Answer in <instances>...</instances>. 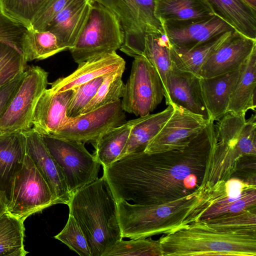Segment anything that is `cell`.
<instances>
[{"label": "cell", "instance_id": "obj_8", "mask_svg": "<svg viewBox=\"0 0 256 256\" xmlns=\"http://www.w3.org/2000/svg\"><path fill=\"white\" fill-rule=\"evenodd\" d=\"M118 19L124 34L120 50L134 58L142 56L146 34L164 33L154 14V0H94Z\"/></svg>", "mask_w": 256, "mask_h": 256}, {"label": "cell", "instance_id": "obj_3", "mask_svg": "<svg viewBox=\"0 0 256 256\" xmlns=\"http://www.w3.org/2000/svg\"><path fill=\"white\" fill-rule=\"evenodd\" d=\"M68 206L86 236L92 256H103L122 239L117 204L103 176L73 193Z\"/></svg>", "mask_w": 256, "mask_h": 256}, {"label": "cell", "instance_id": "obj_32", "mask_svg": "<svg viewBox=\"0 0 256 256\" xmlns=\"http://www.w3.org/2000/svg\"><path fill=\"white\" fill-rule=\"evenodd\" d=\"M24 222L7 210L0 215V256H24Z\"/></svg>", "mask_w": 256, "mask_h": 256}, {"label": "cell", "instance_id": "obj_4", "mask_svg": "<svg viewBox=\"0 0 256 256\" xmlns=\"http://www.w3.org/2000/svg\"><path fill=\"white\" fill-rule=\"evenodd\" d=\"M200 198V189L184 198L157 204L116 202L121 235L130 239L167 234L191 223L190 215Z\"/></svg>", "mask_w": 256, "mask_h": 256}, {"label": "cell", "instance_id": "obj_35", "mask_svg": "<svg viewBox=\"0 0 256 256\" xmlns=\"http://www.w3.org/2000/svg\"><path fill=\"white\" fill-rule=\"evenodd\" d=\"M162 256L158 240L151 238L122 239L109 248L103 256Z\"/></svg>", "mask_w": 256, "mask_h": 256}, {"label": "cell", "instance_id": "obj_42", "mask_svg": "<svg viewBox=\"0 0 256 256\" xmlns=\"http://www.w3.org/2000/svg\"><path fill=\"white\" fill-rule=\"evenodd\" d=\"M7 198L5 194L0 192V215L6 210Z\"/></svg>", "mask_w": 256, "mask_h": 256}, {"label": "cell", "instance_id": "obj_17", "mask_svg": "<svg viewBox=\"0 0 256 256\" xmlns=\"http://www.w3.org/2000/svg\"><path fill=\"white\" fill-rule=\"evenodd\" d=\"M24 132L26 153L48 183L58 204L68 205L71 194L62 170L50 153L42 136L32 128Z\"/></svg>", "mask_w": 256, "mask_h": 256}, {"label": "cell", "instance_id": "obj_10", "mask_svg": "<svg viewBox=\"0 0 256 256\" xmlns=\"http://www.w3.org/2000/svg\"><path fill=\"white\" fill-rule=\"evenodd\" d=\"M41 136L62 170L71 195L98 178L101 164L94 154L86 148L85 143L54 136Z\"/></svg>", "mask_w": 256, "mask_h": 256}, {"label": "cell", "instance_id": "obj_40", "mask_svg": "<svg viewBox=\"0 0 256 256\" xmlns=\"http://www.w3.org/2000/svg\"><path fill=\"white\" fill-rule=\"evenodd\" d=\"M24 26L0 11V41L8 43L20 52V42L26 30Z\"/></svg>", "mask_w": 256, "mask_h": 256}, {"label": "cell", "instance_id": "obj_22", "mask_svg": "<svg viewBox=\"0 0 256 256\" xmlns=\"http://www.w3.org/2000/svg\"><path fill=\"white\" fill-rule=\"evenodd\" d=\"M242 66L230 72L209 78H200L204 104L213 122L218 120L227 113L230 96Z\"/></svg>", "mask_w": 256, "mask_h": 256}, {"label": "cell", "instance_id": "obj_38", "mask_svg": "<svg viewBox=\"0 0 256 256\" xmlns=\"http://www.w3.org/2000/svg\"><path fill=\"white\" fill-rule=\"evenodd\" d=\"M104 76V75L95 78L73 89L74 92L66 110V116L68 118H74L80 114L84 108L96 95Z\"/></svg>", "mask_w": 256, "mask_h": 256}, {"label": "cell", "instance_id": "obj_31", "mask_svg": "<svg viewBox=\"0 0 256 256\" xmlns=\"http://www.w3.org/2000/svg\"><path fill=\"white\" fill-rule=\"evenodd\" d=\"M234 30L218 35L186 52H178L170 46L172 62L179 69L200 76V72L203 64L229 37Z\"/></svg>", "mask_w": 256, "mask_h": 256}, {"label": "cell", "instance_id": "obj_9", "mask_svg": "<svg viewBox=\"0 0 256 256\" xmlns=\"http://www.w3.org/2000/svg\"><path fill=\"white\" fill-rule=\"evenodd\" d=\"M56 204L48 183L26 153L11 182L6 210L24 222L32 214Z\"/></svg>", "mask_w": 256, "mask_h": 256}, {"label": "cell", "instance_id": "obj_43", "mask_svg": "<svg viewBox=\"0 0 256 256\" xmlns=\"http://www.w3.org/2000/svg\"><path fill=\"white\" fill-rule=\"evenodd\" d=\"M248 6L253 10H256V0H242Z\"/></svg>", "mask_w": 256, "mask_h": 256}, {"label": "cell", "instance_id": "obj_16", "mask_svg": "<svg viewBox=\"0 0 256 256\" xmlns=\"http://www.w3.org/2000/svg\"><path fill=\"white\" fill-rule=\"evenodd\" d=\"M255 48L256 40L246 37L234 30L203 64L200 76L209 78L238 69Z\"/></svg>", "mask_w": 256, "mask_h": 256}, {"label": "cell", "instance_id": "obj_20", "mask_svg": "<svg viewBox=\"0 0 256 256\" xmlns=\"http://www.w3.org/2000/svg\"><path fill=\"white\" fill-rule=\"evenodd\" d=\"M126 66V62L116 52L98 56L78 64V68L66 77L50 83L52 92H60L75 88Z\"/></svg>", "mask_w": 256, "mask_h": 256}, {"label": "cell", "instance_id": "obj_19", "mask_svg": "<svg viewBox=\"0 0 256 256\" xmlns=\"http://www.w3.org/2000/svg\"><path fill=\"white\" fill-rule=\"evenodd\" d=\"M74 90L52 92L46 89L36 106L32 128L41 135L52 136L69 120L66 110Z\"/></svg>", "mask_w": 256, "mask_h": 256}, {"label": "cell", "instance_id": "obj_41", "mask_svg": "<svg viewBox=\"0 0 256 256\" xmlns=\"http://www.w3.org/2000/svg\"><path fill=\"white\" fill-rule=\"evenodd\" d=\"M24 72L0 88V116L6 110L24 76Z\"/></svg>", "mask_w": 256, "mask_h": 256}, {"label": "cell", "instance_id": "obj_23", "mask_svg": "<svg viewBox=\"0 0 256 256\" xmlns=\"http://www.w3.org/2000/svg\"><path fill=\"white\" fill-rule=\"evenodd\" d=\"M154 14L162 24H180L206 19L214 13L206 0H154Z\"/></svg>", "mask_w": 256, "mask_h": 256}, {"label": "cell", "instance_id": "obj_28", "mask_svg": "<svg viewBox=\"0 0 256 256\" xmlns=\"http://www.w3.org/2000/svg\"><path fill=\"white\" fill-rule=\"evenodd\" d=\"M68 50L56 35L49 30L26 28L20 42V50L26 62L44 60Z\"/></svg>", "mask_w": 256, "mask_h": 256}, {"label": "cell", "instance_id": "obj_37", "mask_svg": "<svg viewBox=\"0 0 256 256\" xmlns=\"http://www.w3.org/2000/svg\"><path fill=\"white\" fill-rule=\"evenodd\" d=\"M55 238L81 256H92L86 236L72 214L69 213L66 224Z\"/></svg>", "mask_w": 256, "mask_h": 256}, {"label": "cell", "instance_id": "obj_21", "mask_svg": "<svg viewBox=\"0 0 256 256\" xmlns=\"http://www.w3.org/2000/svg\"><path fill=\"white\" fill-rule=\"evenodd\" d=\"M94 0H74L53 19L46 30L56 35L68 50L74 45L88 18Z\"/></svg>", "mask_w": 256, "mask_h": 256}, {"label": "cell", "instance_id": "obj_39", "mask_svg": "<svg viewBox=\"0 0 256 256\" xmlns=\"http://www.w3.org/2000/svg\"><path fill=\"white\" fill-rule=\"evenodd\" d=\"M74 0H46L30 24V28L46 30L57 14Z\"/></svg>", "mask_w": 256, "mask_h": 256}, {"label": "cell", "instance_id": "obj_15", "mask_svg": "<svg viewBox=\"0 0 256 256\" xmlns=\"http://www.w3.org/2000/svg\"><path fill=\"white\" fill-rule=\"evenodd\" d=\"M162 24L170 46L178 52L188 51L218 35L234 30L216 14L195 22Z\"/></svg>", "mask_w": 256, "mask_h": 256}, {"label": "cell", "instance_id": "obj_11", "mask_svg": "<svg viewBox=\"0 0 256 256\" xmlns=\"http://www.w3.org/2000/svg\"><path fill=\"white\" fill-rule=\"evenodd\" d=\"M48 84V72L29 66L7 108L0 116V132L27 131L32 128L34 111Z\"/></svg>", "mask_w": 256, "mask_h": 256}, {"label": "cell", "instance_id": "obj_34", "mask_svg": "<svg viewBox=\"0 0 256 256\" xmlns=\"http://www.w3.org/2000/svg\"><path fill=\"white\" fill-rule=\"evenodd\" d=\"M26 63L19 50L0 41V88L22 74Z\"/></svg>", "mask_w": 256, "mask_h": 256}, {"label": "cell", "instance_id": "obj_25", "mask_svg": "<svg viewBox=\"0 0 256 256\" xmlns=\"http://www.w3.org/2000/svg\"><path fill=\"white\" fill-rule=\"evenodd\" d=\"M173 110L172 105L168 104L162 112L130 120L132 126L128 138L118 160L127 156L144 152L170 118Z\"/></svg>", "mask_w": 256, "mask_h": 256}, {"label": "cell", "instance_id": "obj_6", "mask_svg": "<svg viewBox=\"0 0 256 256\" xmlns=\"http://www.w3.org/2000/svg\"><path fill=\"white\" fill-rule=\"evenodd\" d=\"M200 198L190 216L191 223L256 207L255 180L232 176L200 189Z\"/></svg>", "mask_w": 256, "mask_h": 256}, {"label": "cell", "instance_id": "obj_5", "mask_svg": "<svg viewBox=\"0 0 256 256\" xmlns=\"http://www.w3.org/2000/svg\"><path fill=\"white\" fill-rule=\"evenodd\" d=\"M215 129L216 143L208 157L200 189L228 180L236 173L242 160L256 156V146L240 120L222 118L218 121Z\"/></svg>", "mask_w": 256, "mask_h": 256}, {"label": "cell", "instance_id": "obj_18", "mask_svg": "<svg viewBox=\"0 0 256 256\" xmlns=\"http://www.w3.org/2000/svg\"><path fill=\"white\" fill-rule=\"evenodd\" d=\"M200 78L192 72L179 69L172 62L166 80L169 104L182 107L210 120L202 96Z\"/></svg>", "mask_w": 256, "mask_h": 256}, {"label": "cell", "instance_id": "obj_33", "mask_svg": "<svg viewBox=\"0 0 256 256\" xmlns=\"http://www.w3.org/2000/svg\"><path fill=\"white\" fill-rule=\"evenodd\" d=\"M124 69L125 67H123L104 75L103 82L96 95L80 114L116 102L122 98L124 93L125 84L122 76Z\"/></svg>", "mask_w": 256, "mask_h": 256}, {"label": "cell", "instance_id": "obj_27", "mask_svg": "<svg viewBox=\"0 0 256 256\" xmlns=\"http://www.w3.org/2000/svg\"><path fill=\"white\" fill-rule=\"evenodd\" d=\"M216 14L242 35L256 40V10L242 0H206Z\"/></svg>", "mask_w": 256, "mask_h": 256}, {"label": "cell", "instance_id": "obj_24", "mask_svg": "<svg viewBox=\"0 0 256 256\" xmlns=\"http://www.w3.org/2000/svg\"><path fill=\"white\" fill-rule=\"evenodd\" d=\"M26 141L24 132H0V192L6 198L12 180L26 154Z\"/></svg>", "mask_w": 256, "mask_h": 256}, {"label": "cell", "instance_id": "obj_2", "mask_svg": "<svg viewBox=\"0 0 256 256\" xmlns=\"http://www.w3.org/2000/svg\"><path fill=\"white\" fill-rule=\"evenodd\" d=\"M158 241L162 256H256V210L192 222Z\"/></svg>", "mask_w": 256, "mask_h": 256}, {"label": "cell", "instance_id": "obj_36", "mask_svg": "<svg viewBox=\"0 0 256 256\" xmlns=\"http://www.w3.org/2000/svg\"><path fill=\"white\" fill-rule=\"evenodd\" d=\"M46 0H0L2 11L11 18L30 28V24Z\"/></svg>", "mask_w": 256, "mask_h": 256}, {"label": "cell", "instance_id": "obj_30", "mask_svg": "<svg viewBox=\"0 0 256 256\" xmlns=\"http://www.w3.org/2000/svg\"><path fill=\"white\" fill-rule=\"evenodd\" d=\"M154 68L162 82L164 92L166 104L170 103L166 88V80L171 69L172 60L170 46L164 33L146 34L144 37V46L142 56Z\"/></svg>", "mask_w": 256, "mask_h": 256}, {"label": "cell", "instance_id": "obj_1", "mask_svg": "<svg viewBox=\"0 0 256 256\" xmlns=\"http://www.w3.org/2000/svg\"><path fill=\"white\" fill-rule=\"evenodd\" d=\"M214 122L186 146L161 152L130 154L103 168V176L116 202L157 204L198 190L216 142Z\"/></svg>", "mask_w": 256, "mask_h": 256}, {"label": "cell", "instance_id": "obj_13", "mask_svg": "<svg viewBox=\"0 0 256 256\" xmlns=\"http://www.w3.org/2000/svg\"><path fill=\"white\" fill-rule=\"evenodd\" d=\"M121 100L111 102L70 120L52 136L84 143H93L103 133L127 121Z\"/></svg>", "mask_w": 256, "mask_h": 256}, {"label": "cell", "instance_id": "obj_14", "mask_svg": "<svg viewBox=\"0 0 256 256\" xmlns=\"http://www.w3.org/2000/svg\"><path fill=\"white\" fill-rule=\"evenodd\" d=\"M170 104L174 108L172 114L150 141L144 152L156 153L182 148L198 136L212 120Z\"/></svg>", "mask_w": 256, "mask_h": 256}, {"label": "cell", "instance_id": "obj_29", "mask_svg": "<svg viewBox=\"0 0 256 256\" xmlns=\"http://www.w3.org/2000/svg\"><path fill=\"white\" fill-rule=\"evenodd\" d=\"M132 126L131 120L102 134L92 144L95 156L103 168L118 160L128 140Z\"/></svg>", "mask_w": 256, "mask_h": 256}, {"label": "cell", "instance_id": "obj_7", "mask_svg": "<svg viewBox=\"0 0 256 256\" xmlns=\"http://www.w3.org/2000/svg\"><path fill=\"white\" fill-rule=\"evenodd\" d=\"M124 40V30L116 16L94 0L88 18L69 50L74 62L78 64L98 56L116 52Z\"/></svg>", "mask_w": 256, "mask_h": 256}, {"label": "cell", "instance_id": "obj_44", "mask_svg": "<svg viewBox=\"0 0 256 256\" xmlns=\"http://www.w3.org/2000/svg\"><path fill=\"white\" fill-rule=\"evenodd\" d=\"M2 10L1 6H0V11Z\"/></svg>", "mask_w": 256, "mask_h": 256}, {"label": "cell", "instance_id": "obj_12", "mask_svg": "<svg viewBox=\"0 0 256 256\" xmlns=\"http://www.w3.org/2000/svg\"><path fill=\"white\" fill-rule=\"evenodd\" d=\"M164 96L163 84L154 68L144 56L134 58L121 100L123 110L144 116L153 112Z\"/></svg>", "mask_w": 256, "mask_h": 256}, {"label": "cell", "instance_id": "obj_26", "mask_svg": "<svg viewBox=\"0 0 256 256\" xmlns=\"http://www.w3.org/2000/svg\"><path fill=\"white\" fill-rule=\"evenodd\" d=\"M256 48L242 66L230 96L228 112L241 114L250 110L256 112Z\"/></svg>", "mask_w": 256, "mask_h": 256}]
</instances>
